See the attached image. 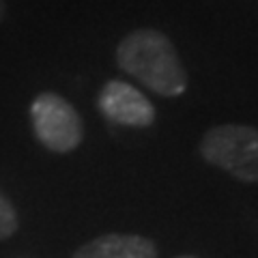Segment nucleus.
<instances>
[{"mask_svg":"<svg viewBox=\"0 0 258 258\" xmlns=\"http://www.w3.org/2000/svg\"><path fill=\"white\" fill-rule=\"evenodd\" d=\"M116 64L166 99L181 97L187 91V71L176 54L172 41L161 30H134L116 47Z\"/></svg>","mask_w":258,"mask_h":258,"instance_id":"obj_1","label":"nucleus"},{"mask_svg":"<svg viewBox=\"0 0 258 258\" xmlns=\"http://www.w3.org/2000/svg\"><path fill=\"white\" fill-rule=\"evenodd\" d=\"M198 153L207 164L243 183H258V127L215 125L205 132Z\"/></svg>","mask_w":258,"mask_h":258,"instance_id":"obj_2","label":"nucleus"},{"mask_svg":"<svg viewBox=\"0 0 258 258\" xmlns=\"http://www.w3.org/2000/svg\"><path fill=\"white\" fill-rule=\"evenodd\" d=\"M30 125L35 138L47 151L67 155L84 140V123L78 110L56 93H39L30 103Z\"/></svg>","mask_w":258,"mask_h":258,"instance_id":"obj_3","label":"nucleus"},{"mask_svg":"<svg viewBox=\"0 0 258 258\" xmlns=\"http://www.w3.org/2000/svg\"><path fill=\"white\" fill-rule=\"evenodd\" d=\"M97 108L108 120L123 127L147 129L155 123V106L147 95L123 80H108L97 95Z\"/></svg>","mask_w":258,"mask_h":258,"instance_id":"obj_4","label":"nucleus"},{"mask_svg":"<svg viewBox=\"0 0 258 258\" xmlns=\"http://www.w3.org/2000/svg\"><path fill=\"white\" fill-rule=\"evenodd\" d=\"M157 256L159 249L153 239L142 235H120V232L95 237L71 254V258H157Z\"/></svg>","mask_w":258,"mask_h":258,"instance_id":"obj_5","label":"nucleus"},{"mask_svg":"<svg viewBox=\"0 0 258 258\" xmlns=\"http://www.w3.org/2000/svg\"><path fill=\"white\" fill-rule=\"evenodd\" d=\"M18 226H20L18 211H15L11 200L0 191V241L13 237L18 232Z\"/></svg>","mask_w":258,"mask_h":258,"instance_id":"obj_6","label":"nucleus"},{"mask_svg":"<svg viewBox=\"0 0 258 258\" xmlns=\"http://www.w3.org/2000/svg\"><path fill=\"white\" fill-rule=\"evenodd\" d=\"M5 18V0H0V22Z\"/></svg>","mask_w":258,"mask_h":258,"instance_id":"obj_7","label":"nucleus"},{"mask_svg":"<svg viewBox=\"0 0 258 258\" xmlns=\"http://www.w3.org/2000/svg\"><path fill=\"white\" fill-rule=\"evenodd\" d=\"M174 258H198V256H191V254H181V256H174Z\"/></svg>","mask_w":258,"mask_h":258,"instance_id":"obj_8","label":"nucleus"}]
</instances>
